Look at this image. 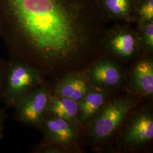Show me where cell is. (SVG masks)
I'll use <instances>...</instances> for the list:
<instances>
[{"label": "cell", "mask_w": 153, "mask_h": 153, "mask_svg": "<svg viewBox=\"0 0 153 153\" xmlns=\"http://www.w3.org/2000/svg\"><path fill=\"white\" fill-rule=\"evenodd\" d=\"M39 76L36 70L29 66L16 64L9 71L6 97L9 101L21 98L39 81Z\"/></svg>", "instance_id": "cell-5"}, {"label": "cell", "mask_w": 153, "mask_h": 153, "mask_svg": "<svg viewBox=\"0 0 153 153\" xmlns=\"http://www.w3.org/2000/svg\"><path fill=\"white\" fill-rule=\"evenodd\" d=\"M153 138L152 115L142 112L131 121L125 131L124 141L128 145H138L150 141Z\"/></svg>", "instance_id": "cell-6"}, {"label": "cell", "mask_w": 153, "mask_h": 153, "mask_svg": "<svg viewBox=\"0 0 153 153\" xmlns=\"http://www.w3.org/2000/svg\"><path fill=\"white\" fill-rule=\"evenodd\" d=\"M47 109L54 116L71 123L76 119L79 106L77 102L71 99L56 96L49 99Z\"/></svg>", "instance_id": "cell-11"}, {"label": "cell", "mask_w": 153, "mask_h": 153, "mask_svg": "<svg viewBox=\"0 0 153 153\" xmlns=\"http://www.w3.org/2000/svg\"><path fill=\"white\" fill-rule=\"evenodd\" d=\"M105 95L99 91H90L78 102L80 120L82 124L86 123L102 107Z\"/></svg>", "instance_id": "cell-13"}, {"label": "cell", "mask_w": 153, "mask_h": 153, "mask_svg": "<svg viewBox=\"0 0 153 153\" xmlns=\"http://www.w3.org/2000/svg\"><path fill=\"white\" fill-rule=\"evenodd\" d=\"M137 32L141 51L150 53L153 49V22L137 25Z\"/></svg>", "instance_id": "cell-15"}, {"label": "cell", "mask_w": 153, "mask_h": 153, "mask_svg": "<svg viewBox=\"0 0 153 153\" xmlns=\"http://www.w3.org/2000/svg\"><path fill=\"white\" fill-rule=\"evenodd\" d=\"M88 83L81 75L73 74L61 80L56 88V96L80 100L88 91Z\"/></svg>", "instance_id": "cell-9"}, {"label": "cell", "mask_w": 153, "mask_h": 153, "mask_svg": "<svg viewBox=\"0 0 153 153\" xmlns=\"http://www.w3.org/2000/svg\"><path fill=\"white\" fill-rule=\"evenodd\" d=\"M45 131L52 142L61 145H69L76 139V131L71 123L54 116L46 121Z\"/></svg>", "instance_id": "cell-8"}, {"label": "cell", "mask_w": 153, "mask_h": 153, "mask_svg": "<svg viewBox=\"0 0 153 153\" xmlns=\"http://www.w3.org/2000/svg\"><path fill=\"white\" fill-rule=\"evenodd\" d=\"M133 19L137 25L153 22V0H133Z\"/></svg>", "instance_id": "cell-14"}, {"label": "cell", "mask_w": 153, "mask_h": 153, "mask_svg": "<svg viewBox=\"0 0 153 153\" xmlns=\"http://www.w3.org/2000/svg\"><path fill=\"white\" fill-rule=\"evenodd\" d=\"M18 100L16 107L20 119L31 124L40 123L49 101L47 90L40 88L33 93L24 94Z\"/></svg>", "instance_id": "cell-4"}, {"label": "cell", "mask_w": 153, "mask_h": 153, "mask_svg": "<svg viewBox=\"0 0 153 153\" xmlns=\"http://www.w3.org/2000/svg\"><path fill=\"white\" fill-rule=\"evenodd\" d=\"M2 124V118H1V116L0 115V129H1V126Z\"/></svg>", "instance_id": "cell-16"}, {"label": "cell", "mask_w": 153, "mask_h": 153, "mask_svg": "<svg viewBox=\"0 0 153 153\" xmlns=\"http://www.w3.org/2000/svg\"><path fill=\"white\" fill-rule=\"evenodd\" d=\"M28 47L47 62L66 65L103 46L105 20L95 0H8Z\"/></svg>", "instance_id": "cell-1"}, {"label": "cell", "mask_w": 153, "mask_h": 153, "mask_svg": "<svg viewBox=\"0 0 153 153\" xmlns=\"http://www.w3.org/2000/svg\"><path fill=\"white\" fill-rule=\"evenodd\" d=\"M89 76L96 85L104 86H115L121 80V73L119 68L108 60L99 61L89 73Z\"/></svg>", "instance_id": "cell-10"}, {"label": "cell", "mask_w": 153, "mask_h": 153, "mask_svg": "<svg viewBox=\"0 0 153 153\" xmlns=\"http://www.w3.org/2000/svg\"><path fill=\"white\" fill-rule=\"evenodd\" d=\"M134 105L129 98L116 99L107 104L93 123L91 134L96 141L110 136Z\"/></svg>", "instance_id": "cell-2"}, {"label": "cell", "mask_w": 153, "mask_h": 153, "mask_svg": "<svg viewBox=\"0 0 153 153\" xmlns=\"http://www.w3.org/2000/svg\"><path fill=\"white\" fill-rule=\"evenodd\" d=\"M95 1L105 21H123L128 23H133V0Z\"/></svg>", "instance_id": "cell-7"}, {"label": "cell", "mask_w": 153, "mask_h": 153, "mask_svg": "<svg viewBox=\"0 0 153 153\" xmlns=\"http://www.w3.org/2000/svg\"><path fill=\"white\" fill-rule=\"evenodd\" d=\"M133 82L135 87L145 95L153 93V64L150 60H143L137 63L133 69Z\"/></svg>", "instance_id": "cell-12"}, {"label": "cell", "mask_w": 153, "mask_h": 153, "mask_svg": "<svg viewBox=\"0 0 153 153\" xmlns=\"http://www.w3.org/2000/svg\"><path fill=\"white\" fill-rule=\"evenodd\" d=\"M0 79H1V78H0Z\"/></svg>", "instance_id": "cell-17"}, {"label": "cell", "mask_w": 153, "mask_h": 153, "mask_svg": "<svg viewBox=\"0 0 153 153\" xmlns=\"http://www.w3.org/2000/svg\"><path fill=\"white\" fill-rule=\"evenodd\" d=\"M103 47L110 53L123 59L132 57L141 51L137 30L129 24L117 25L106 31Z\"/></svg>", "instance_id": "cell-3"}]
</instances>
